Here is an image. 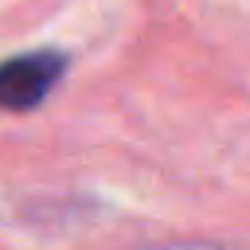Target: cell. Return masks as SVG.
<instances>
[{
	"mask_svg": "<svg viewBox=\"0 0 250 250\" xmlns=\"http://www.w3.org/2000/svg\"><path fill=\"white\" fill-rule=\"evenodd\" d=\"M62 55L55 51H35V55H16L0 62V109H31L47 98L55 78L62 74Z\"/></svg>",
	"mask_w": 250,
	"mask_h": 250,
	"instance_id": "1",
	"label": "cell"
}]
</instances>
